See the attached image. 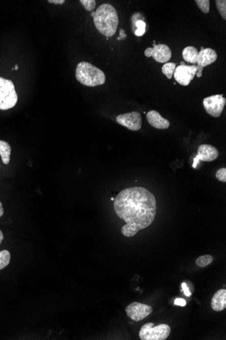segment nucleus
<instances>
[{"label":"nucleus","instance_id":"f257e3e1","mask_svg":"<svg viewBox=\"0 0 226 340\" xmlns=\"http://www.w3.org/2000/svg\"><path fill=\"white\" fill-rule=\"evenodd\" d=\"M114 209L117 216L126 223L121 229L122 234L132 237L153 224L157 213V201L145 187H129L115 198Z\"/></svg>","mask_w":226,"mask_h":340},{"label":"nucleus","instance_id":"f03ea898","mask_svg":"<svg viewBox=\"0 0 226 340\" xmlns=\"http://www.w3.org/2000/svg\"><path fill=\"white\" fill-rule=\"evenodd\" d=\"M93 18L96 28L100 34L108 38L116 34L119 26V16L111 4L100 5L96 10Z\"/></svg>","mask_w":226,"mask_h":340},{"label":"nucleus","instance_id":"7ed1b4c3","mask_svg":"<svg viewBox=\"0 0 226 340\" xmlns=\"http://www.w3.org/2000/svg\"><path fill=\"white\" fill-rule=\"evenodd\" d=\"M76 79L84 86L94 87L105 83L106 76L99 68L88 62H80L76 67Z\"/></svg>","mask_w":226,"mask_h":340},{"label":"nucleus","instance_id":"20e7f679","mask_svg":"<svg viewBox=\"0 0 226 340\" xmlns=\"http://www.w3.org/2000/svg\"><path fill=\"white\" fill-rule=\"evenodd\" d=\"M17 102L18 95L13 82L0 77V110H10L16 106Z\"/></svg>","mask_w":226,"mask_h":340},{"label":"nucleus","instance_id":"39448f33","mask_svg":"<svg viewBox=\"0 0 226 340\" xmlns=\"http://www.w3.org/2000/svg\"><path fill=\"white\" fill-rule=\"evenodd\" d=\"M170 333L171 328L168 325L154 326L153 323H149L141 327L139 335L142 340H165L170 336Z\"/></svg>","mask_w":226,"mask_h":340},{"label":"nucleus","instance_id":"423d86ee","mask_svg":"<svg viewBox=\"0 0 226 340\" xmlns=\"http://www.w3.org/2000/svg\"><path fill=\"white\" fill-rule=\"evenodd\" d=\"M226 103L223 94H215L208 96L203 100V106L207 113L211 116L219 117L222 113Z\"/></svg>","mask_w":226,"mask_h":340},{"label":"nucleus","instance_id":"0eeeda50","mask_svg":"<svg viewBox=\"0 0 226 340\" xmlns=\"http://www.w3.org/2000/svg\"><path fill=\"white\" fill-rule=\"evenodd\" d=\"M197 72V66L186 65L184 63L176 68L174 76L175 80L181 85L186 86L194 79Z\"/></svg>","mask_w":226,"mask_h":340},{"label":"nucleus","instance_id":"6e6552de","mask_svg":"<svg viewBox=\"0 0 226 340\" xmlns=\"http://www.w3.org/2000/svg\"><path fill=\"white\" fill-rule=\"evenodd\" d=\"M153 311V307L139 302L131 303L126 308L127 316L136 322L143 320L151 314Z\"/></svg>","mask_w":226,"mask_h":340},{"label":"nucleus","instance_id":"1a4fd4ad","mask_svg":"<svg viewBox=\"0 0 226 340\" xmlns=\"http://www.w3.org/2000/svg\"><path fill=\"white\" fill-rule=\"evenodd\" d=\"M146 57H151L159 63H167L172 58V53L169 46L165 44H155L153 48H148L145 51Z\"/></svg>","mask_w":226,"mask_h":340},{"label":"nucleus","instance_id":"9d476101","mask_svg":"<svg viewBox=\"0 0 226 340\" xmlns=\"http://www.w3.org/2000/svg\"><path fill=\"white\" fill-rule=\"evenodd\" d=\"M116 120L119 125L126 127L130 131H139L142 127V117L140 113L138 112L119 115L117 117Z\"/></svg>","mask_w":226,"mask_h":340},{"label":"nucleus","instance_id":"9b49d317","mask_svg":"<svg viewBox=\"0 0 226 340\" xmlns=\"http://www.w3.org/2000/svg\"><path fill=\"white\" fill-rule=\"evenodd\" d=\"M219 156V152L214 146L203 144L199 147L198 154L194 159L193 168H196L199 162H212Z\"/></svg>","mask_w":226,"mask_h":340},{"label":"nucleus","instance_id":"f8f14e48","mask_svg":"<svg viewBox=\"0 0 226 340\" xmlns=\"http://www.w3.org/2000/svg\"><path fill=\"white\" fill-rule=\"evenodd\" d=\"M147 118L150 125L156 129L164 130L170 127V121L164 118L157 111H150L147 113Z\"/></svg>","mask_w":226,"mask_h":340},{"label":"nucleus","instance_id":"ddd939ff","mask_svg":"<svg viewBox=\"0 0 226 340\" xmlns=\"http://www.w3.org/2000/svg\"><path fill=\"white\" fill-rule=\"evenodd\" d=\"M217 59V53L213 49L209 48L204 49L202 47L200 52H199L197 63L199 67L204 68L214 63Z\"/></svg>","mask_w":226,"mask_h":340},{"label":"nucleus","instance_id":"4468645a","mask_svg":"<svg viewBox=\"0 0 226 340\" xmlns=\"http://www.w3.org/2000/svg\"><path fill=\"white\" fill-rule=\"evenodd\" d=\"M211 307L216 312H221L226 308V290L219 289L215 293L211 300Z\"/></svg>","mask_w":226,"mask_h":340},{"label":"nucleus","instance_id":"2eb2a0df","mask_svg":"<svg viewBox=\"0 0 226 340\" xmlns=\"http://www.w3.org/2000/svg\"><path fill=\"white\" fill-rule=\"evenodd\" d=\"M199 51L194 46H187L183 50L182 56L184 61L190 63H197Z\"/></svg>","mask_w":226,"mask_h":340},{"label":"nucleus","instance_id":"dca6fc26","mask_svg":"<svg viewBox=\"0 0 226 340\" xmlns=\"http://www.w3.org/2000/svg\"><path fill=\"white\" fill-rule=\"evenodd\" d=\"M11 151V147L9 143L0 140V156H1L2 162L4 164L9 163Z\"/></svg>","mask_w":226,"mask_h":340},{"label":"nucleus","instance_id":"f3484780","mask_svg":"<svg viewBox=\"0 0 226 340\" xmlns=\"http://www.w3.org/2000/svg\"><path fill=\"white\" fill-rule=\"evenodd\" d=\"M176 64L174 63H166L162 67V72L168 79H172L176 70Z\"/></svg>","mask_w":226,"mask_h":340},{"label":"nucleus","instance_id":"a211bd4d","mask_svg":"<svg viewBox=\"0 0 226 340\" xmlns=\"http://www.w3.org/2000/svg\"><path fill=\"white\" fill-rule=\"evenodd\" d=\"M10 253L7 250L0 251V271L9 264Z\"/></svg>","mask_w":226,"mask_h":340},{"label":"nucleus","instance_id":"6ab92c4d","mask_svg":"<svg viewBox=\"0 0 226 340\" xmlns=\"http://www.w3.org/2000/svg\"><path fill=\"white\" fill-rule=\"evenodd\" d=\"M213 261V258L211 255H203V256L199 257L196 259V264L199 267H206L207 265L211 264Z\"/></svg>","mask_w":226,"mask_h":340},{"label":"nucleus","instance_id":"aec40b11","mask_svg":"<svg viewBox=\"0 0 226 340\" xmlns=\"http://www.w3.org/2000/svg\"><path fill=\"white\" fill-rule=\"evenodd\" d=\"M195 2L203 13H209V9H210V1L209 0H196Z\"/></svg>","mask_w":226,"mask_h":340},{"label":"nucleus","instance_id":"412c9836","mask_svg":"<svg viewBox=\"0 0 226 340\" xmlns=\"http://www.w3.org/2000/svg\"><path fill=\"white\" fill-rule=\"evenodd\" d=\"M216 6L217 10L223 19H226V1L225 0H217Z\"/></svg>","mask_w":226,"mask_h":340},{"label":"nucleus","instance_id":"4be33fe9","mask_svg":"<svg viewBox=\"0 0 226 340\" xmlns=\"http://www.w3.org/2000/svg\"><path fill=\"white\" fill-rule=\"evenodd\" d=\"M80 2L88 11H92L96 7V2L95 0H81Z\"/></svg>","mask_w":226,"mask_h":340},{"label":"nucleus","instance_id":"5701e85b","mask_svg":"<svg viewBox=\"0 0 226 340\" xmlns=\"http://www.w3.org/2000/svg\"><path fill=\"white\" fill-rule=\"evenodd\" d=\"M216 178L221 182H226V168H219L217 171Z\"/></svg>","mask_w":226,"mask_h":340},{"label":"nucleus","instance_id":"b1692460","mask_svg":"<svg viewBox=\"0 0 226 340\" xmlns=\"http://www.w3.org/2000/svg\"><path fill=\"white\" fill-rule=\"evenodd\" d=\"M174 304L175 305H176V306L183 307L186 306V300H184V299L178 298L175 300Z\"/></svg>","mask_w":226,"mask_h":340},{"label":"nucleus","instance_id":"393cba45","mask_svg":"<svg viewBox=\"0 0 226 340\" xmlns=\"http://www.w3.org/2000/svg\"><path fill=\"white\" fill-rule=\"evenodd\" d=\"M182 287L183 289V292H184V294L186 295L187 297H190L192 294H191L190 292V289H189V288L188 287V286H187V284L186 283H182Z\"/></svg>","mask_w":226,"mask_h":340},{"label":"nucleus","instance_id":"a878e982","mask_svg":"<svg viewBox=\"0 0 226 340\" xmlns=\"http://www.w3.org/2000/svg\"><path fill=\"white\" fill-rule=\"evenodd\" d=\"M127 35L125 34V31L123 30V29H120V31H119V36L118 38H117V40H124L125 38H127Z\"/></svg>","mask_w":226,"mask_h":340},{"label":"nucleus","instance_id":"bb28decb","mask_svg":"<svg viewBox=\"0 0 226 340\" xmlns=\"http://www.w3.org/2000/svg\"><path fill=\"white\" fill-rule=\"evenodd\" d=\"M203 70V67H199V66L197 65V72L196 74L197 77L201 78V76H202Z\"/></svg>","mask_w":226,"mask_h":340},{"label":"nucleus","instance_id":"cd10ccee","mask_svg":"<svg viewBox=\"0 0 226 340\" xmlns=\"http://www.w3.org/2000/svg\"><path fill=\"white\" fill-rule=\"evenodd\" d=\"M49 3L54 4H63L65 3V0H48Z\"/></svg>","mask_w":226,"mask_h":340},{"label":"nucleus","instance_id":"c85d7f7f","mask_svg":"<svg viewBox=\"0 0 226 340\" xmlns=\"http://www.w3.org/2000/svg\"><path fill=\"white\" fill-rule=\"evenodd\" d=\"M4 215V209L3 207H2V202L0 201V217H2V215Z\"/></svg>","mask_w":226,"mask_h":340},{"label":"nucleus","instance_id":"c756f323","mask_svg":"<svg viewBox=\"0 0 226 340\" xmlns=\"http://www.w3.org/2000/svg\"><path fill=\"white\" fill-rule=\"evenodd\" d=\"M4 240V235L3 233H2V231L0 230V245H1V243L2 241Z\"/></svg>","mask_w":226,"mask_h":340},{"label":"nucleus","instance_id":"7c9ffc66","mask_svg":"<svg viewBox=\"0 0 226 340\" xmlns=\"http://www.w3.org/2000/svg\"><path fill=\"white\" fill-rule=\"evenodd\" d=\"M94 14H95V12H91V16H93V17H94Z\"/></svg>","mask_w":226,"mask_h":340},{"label":"nucleus","instance_id":"2f4dec72","mask_svg":"<svg viewBox=\"0 0 226 340\" xmlns=\"http://www.w3.org/2000/svg\"><path fill=\"white\" fill-rule=\"evenodd\" d=\"M15 69H16V70H18V66H17V65H16V66H15Z\"/></svg>","mask_w":226,"mask_h":340},{"label":"nucleus","instance_id":"473e14b6","mask_svg":"<svg viewBox=\"0 0 226 340\" xmlns=\"http://www.w3.org/2000/svg\"><path fill=\"white\" fill-rule=\"evenodd\" d=\"M114 200H115V199H113V198H112L111 201H114Z\"/></svg>","mask_w":226,"mask_h":340}]
</instances>
